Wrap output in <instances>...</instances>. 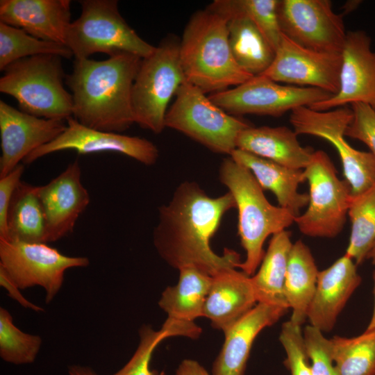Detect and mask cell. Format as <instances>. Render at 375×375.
Returning <instances> with one entry per match:
<instances>
[{"label":"cell","mask_w":375,"mask_h":375,"mask_svg":"<svg viewBox=\"0 0 375 375\" xmlns=\"http://www.w3.org/2000/svg\"><path fill=\"white\" fill-rule=\"evenodd\" d=\"M69 375H98L91 367L81 365H72L68 369Z\"/></svg>","instance_id":"obj_42"},{"label":"cell","mask_w":375,"mask_h":375,"mask_svg":"<svg viewBox=\"0 0 375 375\" xmlns=\"http://www.w3.org/2000/svg\"><path fill=\"white\" fill-rule=\"evenodd\" d=\"M54 55L70 59L72 51L65 44L38 39L24 30L0 22V70L28 57Z\"/></svg>","instance_id":"obj_30"},{"label":"cell","mask_w":375,"mask_h":375,"mask_svg":"<svg viewBox=\"0 0 375 375\" xmlns=\"http://www.w3.org/2000/svg\"><path fill=\"white\" fill-rule=\"evenodd\" d=\"M38 117L0 101V177L17 166L33 151L56 138L67 122Z\"/></svg>","instance_id":"obj_18"},{"label":"cell","mask_w":375,"mask_h":375,"mask_svg":"<svg viewBox=\"0 0 375 375\" xmlns=\"http://www.w3.org/2000/svg\"><path fill=\"white\" fill-rule=\"evenodd\" d=\"M353 118L345 130L344 135L365 144L375 157V111L367 104H351Z\"/></svg>","instance_id":"obj_38"},{"label":"cell","mask_w":375,"mask_h":375,"mask_svg":"<svg viewBox=\"0 0 375 375\" xmlns=\"http://www.w3.org/2000/svg\"><path fill=\"white\" fill-rule=\"evenodd\" d=\"M230 157L248 169L262 190H270L279 206L296 217L308 204L309 195L298 192L299 185L306 181L303 169L290 168L238 149Z\"/></svg>","instance_id":"obj_25"},{"label":"cell","mask_w":375,"mask_h":375,"mask_svg":"<svg viewBox=\"0 0 375 375\" xmlns=\"http://www.w3.org/2000/svg\"><path fill=\"white\" fill-rule=\"evenodd\" d=\"M313 256L301 240L292 244L285 282V296L292 310L290 321L301 326L308 319L319 274Z\"/></svg>","instance_id":"obj_27"},{"label":"cell","mask_w":375,"mask_h":375,"mask_svg":"<svg viewBox=\"0 0 375 375\" xmlns=\"http://www.w3.org/2000/svg\"><path fill=\"white\" fill-rule=\"evenodd\" d=\"M226 19L229 45L235 62L252 76L262 74L272 63L275 50L248 17L235 15Z\"/></svg>","instance_id":"obj_28"},{"label":"cell","mask_w":375,"mask_h":375,"mask_svg":"<svg viewBox=\"0 0 375 375\" xmlns=\"http://www.w3.org/2000/svg\"><path fill=\"white\" fill-rule=\"evenodd\" d=\"M287 310L258 303L225 331L224 342L213 362L212 375H244L256 338L265 328L278 322Z\"/></svg>","instance_id":"obj_22"},{"label":"cell","mask_w":375,"mask_h":375,"mask_svg":"<svg viewBox=\"0 0 375 375\" xmlns=\"http://www.w3.org/2000/svg\"><path fill=\"white\" fill-rule=\"evenodd\" d=\"M297 135L286 126H251L239 133L236 149L290 168L304 169L314 151L302 147Z\"/></svg>","instance_id":"obj_24"},{"label":"cell","mask_w":375,"mask_h":375,"mask_svg":"<svg viewBox=\"0 0 375 375\" xmlns=\"http://www.w3.org/2000/svg\"><path fill=\"white\" fill-rule=\"evenodd\" d=\"M24 172V164H19L10 172L0 177V238L6 235L8 208L13 194L22 181Z\"/></svg>","instance_id":"obj_39"},{"label":"cell","mask_w":375,"mask_h":375,"mask_svg":"<svg viewBox=\"0 0 375 375\" xmlns=\"http://www.w3.org/2000/svg\"><path fill=\"white\" fill-rule=\"evenodd\" d=\"M62 58L40 55L11 63L0 78V92L15 98L26 113L67 120L73 116V99L63 85Z\"/></svg>","instance_id":"obj_5"},{"label":"cell","mask_w":375,"mask_h":375,"mask_svg":"<svg viewBox=\"0 0 375 375\" xmlns=\"http://www.w3.org/2000/svg\"><path fill=\"white\" fill-rule=\"evenodd\" d=\"M165 126L214 153L230 156L236 149L239 133L251 125L224 111L199 88L185 81L167 110Z\"/></svg>","instance_id":"obj_8"},{"label":"cell","mask_w":375,"mask_h":375,"mask_svg":"<svg viewBox=\"0 0 375 375\" xmlns=\"http://www.w3.org/2000/svg\"><path fill=\"white\" fill-rule=\"evenodd\" d=\"M0 22L38 39L65 45L71 22L69 0H1Z\"/></svg>","instance_id":"obj_20"},{"label":"cell","mask_w":375,"mask_h":375,"mask_svg":"<svg viewBox=\"0 0 375 375\" xmlns=\"http://www.w3.org/2000/svg\"><path fill=\"white\" fill-rule=\"evenodd\" d=\"M0 238L47 243L44 215L36 185L22 181L18 185L8 208L6 235Z\"/></svg>","instance_id":"obj_29"},{"label":"cell","mask_w":375,"mask_h":375,"mask_svg":"<svg viewBox=\"0 0 375 375\" xmlns=\"http://www.w3.org/2000/svg\"><path fill=\"white\" fill-rule=\"evenodd\" d=\"M37 193L44 215L47 244L72 233L90 201L78 160L69 163L48 183L37 186Z\"/></svg>","instance_id":"obj_17"},{"label":"cell","mask_w":375,"mask_h":375,"mask_svg":"<svg viewBox=\"0 0 375 375\" xmlns=\"http://www.w3.org/2000/svg\"><path fill=\"white\" fill-rule=\"evenodd\" d=\"M292 244L287 230L272 236L259 269L251 276L257 303L289 308L285 282Z\"/></svg>","instance_id":"obj_26"},{"label":"cell","mask_w":375,"mask_h":375,"mask_svg":"<svg viewBox=\"0 0 375 375\" xmlns=\"http://www.w3.org/2000/svg\"><path fill=\"white\" fill-rule=\"evenodd\" d=\"M257 303L251 276L227 269L212 276L203 317L224 332Z\"/></svg>","instance_id":"obj_23"},{"label":"cell","mask_w":375,"mask_h":375,"mask_svg":"<svg viewBox=\"0 0 375 375\" xmlns=\"http://www.w3.org/2000/svg\"><path fill=\"white\" fill-rule=\"evenodd\" d=\"M354 103H363L375 111V51L363 31L347 33L342 51L338 92L310 108L325 111Z\"/></svg>","instance_id":"obj_16"},{"label":"cell","mask_w":375,"mask_h":375,"mask_svg":"<svg viewBox=\"0 0 375 375\" xmlns=\"http://www.w3.org/2000/svg\"><path fill=\"white\" fill-rule=\"evenodd\" d=\"M332 95L319 88L284 85L258 75L231 89L208 97L214 103L234 116L279 117L299 107H309Z\"/></svg>","instance_id":"obj_12"},{"label":"cell","mask_w":375,"mask_h":375,"mask_svg":"<svg viewBox=\"0 0 375 375\" xmlns=\"http://www.w3.org/2000/svg\"><path fill=\"white\" fill-rule=\"evenodd\" d=\"M279 340L285 349V364L291 375H312L301 326L290 320L283 323Z\"/></svg>","instance_id":"obj_37"},{"label":"cell","mask_w":375,"mask_h":375,"mask_svg":"<svg viewBox=\"0 0 375 375\" xmlns=\"http://www.w3.org/2000/svg\"><path fill=\"white\" fill-rule=\"evenodd\" d=\"M219 181L233 197L238 211V235L246 258L238 268L253 276L265 255L263 244L269 236L286 230L296 216L288 209L271 204L251 172L230 156L219 168Z\"/></svg>","instance_id":"obj_4"},{"label":"cell","mask_w":375,"mask_h":375,"mask_svg":"<svg viewBox=\"0 0 375 375\" xmlns=\"http://www.w3.org/2000/svg\"><path fill=\"white\" fill-rule=\"evenodd\" d=\"M89 265L88 258L66 256L47 243L0 238V267L20 290L44 288L47 304L60 292L67 270Z\"/></svg>","instance_id":"obj_10"},{"label":"cell","mask_w":375,"mask_h":375,"mask_svg":"<svg viewBox=\"0 0 375 375\" xmlns=\"http://www.w3.org/2000/svg\"><path fill=\"white\" fill-rule=\"evenodd\" d=\"M278 0H215L206 8L226 18L240 15L250 19L276 50L281 33L277 13Z\"/></svg>","instance_id":"obj_32"},{"label":"cell","mask_w":375,"mask_h":375,"mask_svg":"<svg viewBox=\"0 0 375 375\" xmlns=\"http://www.w3.org/2000/svg\"><path fill=\"white\" fill-rule=\"evenodd\" d=\"M367 259L372 260V262L375 264V242L368 254Z\"/></svg>","instance_id":"obj_44"},{"label":"cell","mask_w":375,"mask_h":375,"mask_svg":"<svg viewBox=\"0 0 375 375\" xmlns=\"http://www.w3.org/2000/svg\"><path fill=\"white\" fill-rule=\"evenodd\" d=\"M80 17L67 30L65 45L75 59L96 53L109 56L129 53L141 58L151 56L156 47L142 39L125 21L116 0H83Z\"/></svg>","instance_id":"obj_6"},{"label":"cell","mask_w":375,"mask_h":375,"mask_svg":"<svg viewBox=\"0 0 375 375\" xmlns=\"http://www.w3.org/2000/svg\"><path fill=\"white\" fill-rule=\"evenodd\" d=\"M352 118L347 106L325 111L301 106L291 111L290 122L297 135L319 137L335 147L354 197L375 185V157L371 152L355 149L345 140L344 132Z\"/></svg>","instance_id":"obj_11"},{"label":"cell","mask_w":375,"mask_h":375,"mask_svg":"<svg viewBox=\"0 0 375 375\" xmlns=\"http://www.w3.org/2000/svg\"><path fill=\"white\" fill-rule=\"evenodd\" d=\"M66 122V128L60 135L31 152L23 163L30 165L47 155L65 150H73L78 154L117 153L148 166L153 165L158 159L157 147L145 138L90 128L73 116Z\"/></svg>","instance_id":"obj_14"},{"label":"cell","mask_w":375,"mask_h":375,"mask_svg":"<svg viewBox=\"0 0 375 375\" xmlns=\"http://www.w3.org/2000/svg\"><path fill=\"white\" fill-rule=\"evenodd\" d=\"M281 33L296 44L321 53H342L345 42L344 14L329 0H281L277 8Z\"/></svg>","instance_id":"obj_13"},{"label":"cell","mask_w":375,"mask_h":375,"mask_svg":"<svg viewBox=\"0 0 375 375\" xmlns=\"http://www.w3.org/2000/svg\"><path fill=\"white\" fill-rule=\"evenodd\" d=\"M142 58L119 53L104 60L75 59L65 76L72 92L73 117L81 124L119 133L135 123L132 88Z\"/></svg>","instance_id":"obj_2"},{"label":"cell","mask_w":375,"mask_h":375,"mask_svg":"<svg viewBox=\"0 0 375 375\" xmlns=\"http://www.w3.org/2000/svg\"><path fill=\"white\" fill-rule=\"evenodd\" d=\"M235 208L229 192L212 197L195 181L181 183L170 201L158 208L153 231L158 253L174 268L194 267L212 276L224 269L238 268L242 262L238 253L224 249L219 255L210 247L223 217Z\"/></svg>","instance_id":"obj_1"},{"label":"cell","mask_w":375,"mask_h":375,"mask_svg":"<svg viewBox=\"0 0 375 375\" xmlns=\"http://www.w3.org/2000/svg\"><path fill=\"white\" fill-rule=\"evenodd\" d=\"M303 338L312 375H338L331 339H327L321 330L310 324L305 327Z\"/></svg>","instance_id":"obj_35"},{"label":"cell","mask_w":375,"mask_h":375,"mask_svg":"<svg viewBox=\"0 0 375 375\" xmlns=\"http://www.w3.org/2000/svg\"><path fill=\"white\" fill-rule=\"evenodd\" d=\"M42 344L40 336L20 330L10 312L0 308V357L3 360L15 365L33 363Z\"/></svg>","instance_id":"obj_34"},{"label":"cell","mask_w":375,"mask_h":375,"mask_svg":"<svg viewBox=\"0 0 375 375\" xmlns=\"http://www.w3.org/2000/svg\"><path fill=\"white\" fill-rule=\"evenodd\" d=\"M178 271V283L167 287L158 301L160 308L167 315L162 328L170 337L197 338L201 329L194 321L203 317L212 276L191 266L182 267Z\"/></svg>","instance_id":"obj_19"},{"label":"cell","mask_w":375,"mask_h":375,"mask_svg":"<svg viewBox=\"0 0 375 375\" xmlns=\"http://www.w3.org/2000/svg\"><path fill=\"white\" fill-rule=\"evenodd\" d=\"M175 375H210L199 362L194 360H183L176 370Z\"/></svg>","instance_id":"obj_41"},{"label":"cell","mask_w":375,"mask_h":375,"mask_svg":"<svg viewBox=\"0 0 375 375\" xmlns=\"http://www.w3.org/2000/svg\"><path fill=\"white\" fill-rule=\"evenodd\" d=\"M309 184V202L294 223L303 235L333 238L343 229L351 199L347 181L340 180L331 158L324 151H314L303 169Z\"/></svg>","instance_id":"obj_9"},{"label":"cell","mask_w":375,"mask_h":375,"mask_svg":"<svg viewBox=\"0 0 375 375\" xmlns=\"http://www.w3.org/2000/svg\"><path fill=\"white\" fill-rule=\"evenodd\" d=\"M373 280H374V310L372 315L371 320L367 326L366 330H373L375 329V270L373 273Z\"/></svg>","instance_id":"obj_43"},{"label":"cell","mask_w":375,"mask_h":375,"mask_svg":"<svg viewBox=\"0 0 375 375\" xmlns=\"http://www.w3.org/2000/svg\"><path fill=\"white\" fill-rule=\"evenodd\" d=\"M342 53L304 48L283 34L274 59L262 74L277 83L322 89L335 94L340 88Z\"/></svg>","instance_id":"obj_15"},{"label":"cell","mask_w":375,"mask_h":375,"mask_svg":"<svg viewBox=\"0 0 375 375\" xmlns=\"http://www.w3.org/2000/svg\"><path fill=\"white\" fill-rule=\"evenodd\" d=\"M0 285L6 290L8 295L10 298L22 307L38 312L44 311L43 308L31 302L23 296L19 288L12 281L1 267H0Z\"/></svg>","instance_id":"obj_40"},{"label":"cell","mask_w":375,"mask_h":375,"mask_svg":"<svg viewBox=\"0 0 375 375\" xmlns=\"http://www.w3.org/2000/svg\"><path fill=\"white\" fill-rule=\"evenodd\" d=\"M348 215L351 233L345 254L360 265L367 259L375 242V185L359 195L351 196Z\"/></svg>","instance_id":"obj_31"},{"label":"cell","mask_w":375,"mask_h":375,"mask_svg":"<svg viewBox=\"0 0 375 375\" xmlns=\"http://www.w3.org/2000/svg\"><path fill=\"white\" fill-rule=\"evenodd\" d=\"M139 344L131 359L112 375H156L150 369L152 354L157 346L169 338V335L162 328L156 331L149 326H143L139 331Z\"/></svg>","instance_id":"obj_36"},{"label":"cell","mask_w":375,"mask_h":375,"mask_svg":"<svg viewBox=\"0 0 375 375\" xmlns=\"http://www.w3.org/2000/svg\"><path fill=\"white\" fill-rule=\"evenodd\" d=\"M179 59L186 81L205 94L228 90L253 77L233 58L227 19L207 8L194 12L186 24Z\"/></svg>","instance_id":"obj_3"},{"label":"cell","mask_w":375,"mask_h":375,"mask_svg":"<svg viewBox=\"0 0 375 375\" xmlns=\"http://www.w3.org/2000/svg\"><path fill=\"white\" fill-rule=\"evenodd\" d=\"M179 41L164 39L153 53L142 60L132 88L135 123L154 133L165 128L170 99L186 81L179 59Z\"/></svg>","instance_id":"obj_7"},{"label":"cell","mask_w":375,"mask_h":375,"mask_svg":"<svg viewBox=\"0 0 375 375\" xmlns=\"http://www.w3.org/2000/svg\"><path fill=\"white\" fill-rule=\"evenodd\" d=\"M331 340L338 375H375V329L353 338L335 336Z\"/></svg>","instance_id":"obj_33"},{"label":"cell","mask_w":375,"mask_h":375,"mask_svg":"<svg viewBox=\"0 0 375 375\" xmlns=\"http://www.w3.org/2000/svg\"><path fill=\"white\" fill-rule=\"evenodd\" d=\"M360 282L356 264L346 254L327 269L319 271L308 311L310 324L322 332L330 331Z\"/></svg>","instance_id":"obj_21"}]
</instances>
